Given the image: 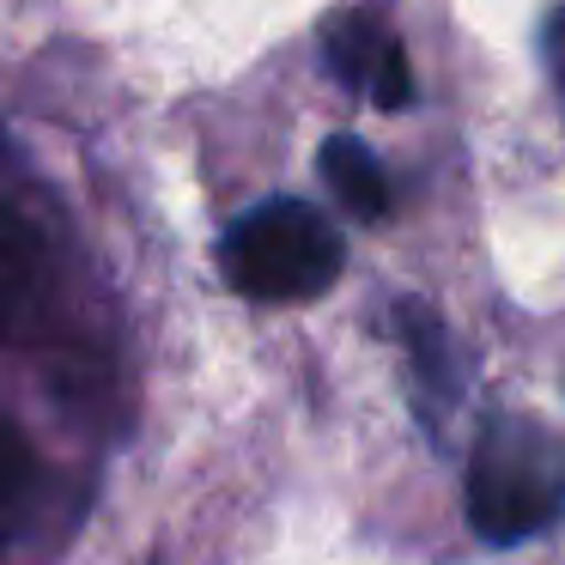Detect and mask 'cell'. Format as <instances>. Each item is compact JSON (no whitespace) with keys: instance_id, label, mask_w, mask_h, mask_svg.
Wrapping results in <instances>:
<instances>
[{"instance_id":"1","label":"cell","mask_w":565,"mask_h":565,"mask_svg":"<svg viewBox=\"0 0 565 565\" xmlns=\"http://www.w3.org/2000/svg\"><path fill=\"white\" fill-rule=\"evenodd\" d=\"M468 529L487 547H516L529 535H547L565 516V450L547 426L499 414L480 426L468 450Z\"/></svg>"},{"instance_id":"2","label":"cell","mask_w":565,"mask_h":565,"mask_svg":"<svg viewBox=\"0 0 565 565\" xmlns=\"http://www.w3.org/2000/svg\"><path fill=\"white\" fill-rule=\"evenodd\" d=\"M341 262L347 249H341V232L329 225V213L305 207L292 195L249 207L220 244L225 280L256 305H310L341 280Z\"/></svg>"},{"instance_id":"3","label":"cell","mask_w":565,"mask_h":565,"mask_svg":"<svg viewBox=\"0 0 565 565\" xmlns=\"http://www.w3.org/2000/svg\"><path fill=\"white\" fill-rule=\"evenodd\" d=\"M329 74L347 92H365L377 110H407L414 104V74H407V55L395 43L390 25H377L371 13H347L329 31Z\"/></svg>"},{"instance_id":"4","label":"cell","mask_w":565,"mask_h":565,"mask_svg":"<svg viewBox=\"0 0 565 565\" xmlns=\"http://www.w3.org/2000/svg\"><path fill=\"white\" fill-rule=\"evenodd\" d=\"M402 347H407V365H414V383H419V407L450 414L456 395H462V371H456L444 322L419 305H402Z\"/></svg>"},{"instance_id":"5","label":"cell","mask_w":565,"mask_h":565,"mask_svg":"<svg viewBox=\"0 0 565 565\" xmlns=\"http://www.w3.org/2000/svg\"><path fill=\"white\" fill-rule=\"evenodd\" d=\"M322 183L341 195V207L353 220H383V207H390V177L371 159L365 140H353V135L322 140Z\"/></svg>"},{"instance_id":"6","label":"cell","mask_w":565,"mask_h":565,"mask_svg":"<svg viewBox=\"0 0 565 565\" xmlns=\"http://www.w3.org/2000/svg\"><path fill=\"white\" fill-rule=\"evenodd\" d=\"M43 280V237L31 225V213L0 189V317L19 310Z\"/></svg>"},{"instance_id":"7","label":"cell","mask_w":565,"mask_h":565,"mask_svg":"<svg viewBox=\"0 0 565 565\" xmlns=\"http://www.w3.org/2000/svg\"><path fill=\"white\" fill-rule=\"evenodd\" d=\"M25 504H31V450H25V438L0 419V541L19 529Z\"/></svg>"},{"instance_id":"8","label":"cell","mask_w":565,"mask_h":565,"mask_svg":"<svg viewBox=\"0 0 565 565\" xmlns=\"http://www.w3.org/2000/svg\"><path fill=\"white\" fill-rule=\"evenodd\" d=\"M547 43H553V67H559V86H565V13L553 19V38Z\"/></svg>"}]
</instances>
